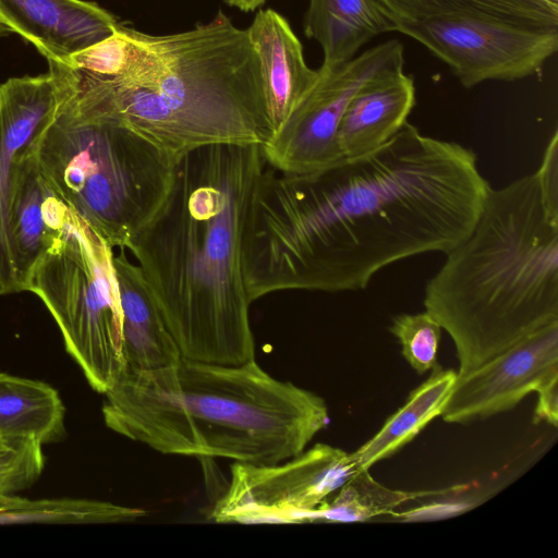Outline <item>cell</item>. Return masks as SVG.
Returning a JSON list of instances; mask_svg holds the SVG:
<instances>
[{"instance_id":"1","label":"cell","mask_w":558,"mask_h":558,"mask_svg":"<svg viewBox=\"0 0 558 558\" xmlns=\"http://www.w3.org/2000/svg\"><path fill=\"white\" fill-rule=\"evenodd\" d=\"M489 190L472 149L410 122L383 146L317 171L266 166L248 241L251 300L363 290L398 260L446 254L469 235Z\"/></svg>"},{"instance_id":"2","label":"cell","mask_w":558,"mask_h":558,"mask_svg":"<svg viewBox=\"0 0 558 558\" xmlns=\"http://www.w3.org/2000/svg\"><path fill=\"white\" fill-rule=\"evenodd\" d=\"M266 166L256 144L190 151L129 248L182 359L222 365L255 359L247 254Z\"/></svg>"},{"instance_id":"3","label":"cell","mask_w":558,"mask_h":558,"mask_svg":"<svg viewBox=\"0 0 558 558\" xmlns=\"http://www.w3.org/2000/svg\"><path fill=\"white\" fill-rule=\"evenodd\" d=\"M121 29L131 56L120 75L74 69L72 99L81 110L129 129L175 162L208 145L268 141L258 57L247 31L222 11L181 33Z\"/></svg>"},{"instance_id":"4","label":"cell","mask_w":558,"mask_h":558,"mask_svg":"<svg viewBox=\"0 0 558 558\" xmlns=\"http://www.w3.org/2000/svg\"><path fill=\"white\" fill-rule=\"evenodd\" d=\"M105 424L163 454L275 464L306 449L329 422L318 395L254 360L125 368L105 393Z\"/></svg>"},{"instance_id":"5","label":"cell","mask_w":558,"mask_h":558,"mask_svg":"<svg viewBox=\"0 0 558 558\" xmlns=\"http://www.w3.org/2000/svg\"><path fill=\"white\" fill-rule=\"evenodd\" d=\"M446 256L423 304L454 344L458 375L558 322V210L536 172L490 187L473 229Z\"/></svg>"},{"instance_id":"6","label":"cell","mask_w":558,"mask_h":558,"mask_svg":"<svg viewBox=\"0 0 558 558\" xmlns=\"http://www.w3.org/2000/svg\"><path fill=\"white\" fill-rule=\"evenodd\" d=\"M71 92L37 142L40 172L112 248L129 250L165 203L177 162L129 129L81 110Z\"/></svg>"},{"instance_id":"7","label":"cell","mask_w":558,"mask_h":558,"mask_svg":"<svg viewBox=\"0 0 558 558\" xmlns=\"http://www.w3.org/2000/svg\"><path fill=\"white\" fill-rule=\"evenodd\" d=\"M112 250L69 208L61 233L31 270L25 288L44 302L68 353L102 395L125 369Z\"/></svg>"},{"instance_id":"8","label":"cell","mask_w":558,"mask_h":558,"mask_svg":"<svg viewBox=\"0 0 558 558\" xmlns=\"http://www.w3.org/2000/svg\"><path fill=\"white\" fill-rule=\"evenodd\" d=\"M396 32L426 47L466 88L537 74L558 48V26L478 15L398 20Z\"/></svg>"},{"instance_id":"9","label":"cell","mask_w":558,"mask_h":558,"mask_svg":"<svg viewBox=\"0 0 558 558\" xmlns=\"http://www.w3.org/2000/svg\"><path fill=\"white\" fill-rule=\"evenodd\" d=\"M404 48L396 38L337 65H323L312 90L281 129L262 148L268 167L286 173H308L341 158L337 129L354 95L366 85L403 72Z\"/></svg>"},{"instance_id":"10","label":"cell","mask_w":558,"mask_h":558,"mask_svg":"<svg viewBox=\"0 0 558 558\" xmlns=\"http://www.w3.org/2000/svg\"><path fill=\"white\" fill-rule=\"evenodd\" d=\"M356 471L350 453L316 444L286 461L234 462L227 490L210 518L219 523H304Z\"/></svg>"},{"instance_id":"11","label":"cell","mask_w":558,"mask_h":558,"mask_svg":"<svg viewBox=\"0 0 558 558\" xmlns=\"http://www.w3.org/2000/svg\"><path fill=\"white\" fill-rule=\"evenodd\" d=\"M48 64L45 74L11 77L0 85V295L19 292L10 222L23 158L53 122L72 86V68Z\"/></svg>"},{"instance_id":"12","label":"cell","mask_w":558,"mask_h":558,"mask_svg":"<svg viewBox=\"0 0 558 558\" xmlns=\"http://www.w3.org/2000/svg\"><path fill=\"white\" fill-rule=\"evenodd\" d=\"M558 378V322L526 336L483 365L458 375L441 411L447 423L466 424L514 408Z\"/></svg>"},{"instance_id":"13","label":"cell","mask_w":558,"mask_h":558,"mask_svg":"<svg viewBox=\"0 0 558 558\" xmlns=\"http://www.w3.org/2000/svg\"><path fill=\"white\" fill-rule=\"evenodd\" d=\"M0 19L47 61L69 56L111 36L114 15L85 0H0Z\"/></svg>"},{"instance_id":"14","label":"cell","mask_w":558,"mask_h":558,"mask_svg":"<svg viewBox=\"0 0 558 558\" xmlns=\"http://www.w3.org/2000/svg\"><path fill=\"white\" fill-rule=\"evenodd\" d=\"M246 31L259 61L271 138L315 86L319 70L306 64L301 41L275 10H258Z\"/></svg>"},{"instance_id":"15","label":"cell","mask_w":558,"mask_h":558,"mask_svg":"<svg viewBox=\"0 0 558 558\" xmlns=\"http://www.w3.org/2000/svg\"><path fill=\"white\" fill-rule=\"evenodd\" d=\"M37 142L23 158L11 210L10 240L19 292L25 291L31 270L61 233L69 209L40 172Z\"/></svg>"},{"instance_id":"16","label":"cell","mask_w":558,"mask_h":558,"mask_svg":"<svg viewBox=\"0 0 558 558\" xmlns=\"http://www.w3.org/2000/svg\"><path fill=\"white\" fill-rule=\"evenodd\" d=\"M414 105V80L404 72L363 87L350 100L337 129L341 156H361L383 146L408 122Z\"/></svg>"},{"instance_id":"17","label":"cell","mask_w":558,"mask_h":558,"mask_svg":"<svg viewBox=\"0 0 558 558\" xmlns=\"http://www.w3.org/2000/svg\"><path fill=\"white\" fill-rule=\"evenodd\" d=\"M113 266L122 306L125 368L155 369L177 365L182 355L171 336L140 268L120 248Z\"/></svg>"},{"instance_id":"18","label":"cell","mask_w":558,"mask_h":558,"mask_svg":"<svg viewBox=\"0 0 558 558\" xmlns=\"http://www.w3.org/2000/svg\"><path fill=\"white\" fill-rule=\"evenodd\" d=\"M392 16L376 0H310L304 33L324 53L323 65H340L374 37L396 32Z\"/></svg>"},{"instance_id":"19","label":"cell","mask_w":558,"mask_h":558,"mask_svg":"<svg viewBox=\"0 0 558 558\" xmlns=\"http://www.w3.org/2000/svg\"><path fill=\"white\" fill-rule=\"evenodd\" d=\"M456 378L457 372L436 364L429 377L411 391L404 404L386 420L381 428L350 453L355 469H369L393 456L432 420L440 416Z\"/></svg>"},{"instance_id":"20","label":"cell","mask_w":558,"mask_h":558,"mask_svg":"<svg viewBox=\"0 0 558 558\" xmlns=\"http://www.w3.org/2000/svg\"><path fill=\"white\" fill-rule=\"evenodd\" d=\"M64 405L46 383L0 373V433L43 446L64 436Z\"/></svg>"},{"instance_id":"21","label":"cell","mask_w":558,"mask_h":558,"mask_svg":"<svg viewBox=\"0 0 558 558\" xmlns=\"http://www.w3.org/2000/svg\"><path fill=\"white\" fill-rule=\"evenodd\" d=\"M392 19L424 20L444 15H478L558 26V5L546 0H376Z\"/></svg>"},{"instance_id":"22","label":"cell","mask_w":558,"mask_h":558,"mask_svg":"<svg viewBox=\"0 0 558 558\" xmlns=\"http://www.w3.org/2000/svg\"><path fill=\"white\" fill-rule=\"evenodd\" d=\"M145 515L141 508L108 501L74 498L28 499L0 495V524H93L131 522Z\"/></svg>"},{"instance_id":"23","label":"cell","mask_w":558,"mask_h":558,"mask_svg":"<svg viewBox=\"0 0 558 558\" xmlns=\"http://www.w3.org/2000/svg\"><path fill=\"white\" fill-rule=\"evenodd\" d=\"M338 490L332 499H325L313 512L311 522H362L392 513L411 500L445 492L391 489L378 483L368 469L356 470Z\"/></svg>"},{"instance_id":"24","label":"cell","mask_w":558,"mask_h":558,"mask_svg":"<svg viewBox=\"0 0 558 558\" xmlns=\"http://www.w3.org/2000/svg\"><path fill=\"white\" fill-rule=\"evenodd\" d=\"M441 326L428 313H402L392 317L390 332L398 339L401 353L410 366L424 374L437 364Z\"/></svg>"},{"instance_id":"25","label":"cell","mask_w":558,"mask_h":558,"mask_svg":"<svg viewBox=\"0 0 558 558\" xmlns=\"http://www.w3.org/2000/svg\"><path fill=\"white\" fill-rule=\"evenodd\" d=\"M44 465L43 445L38 440L0 433V495L32 486Z\"/></svg>"},{"instance_id":"26","label":"cell","mask_w":558,"mask_h":558,"mask_svg":"<svg viewBox=\"0 0 558 558\" xmlns=\"http://www.w3.org/2000/svg\"><path fill=\"white\" fill-rule=\"evenodd\" d=\"M130 56L131 44L119 24L111 36L74 52L62 63L97 76L113 77L125 70Z\"/></svg>"},{"instance_id":"27","label":"cell","mask_w":558,"mask_h":558,"mask_svg":"<svg viewBox=\"0 0 558 558\" xmlns=\"http://www.w3.org/2000/svg\"><path fill=\"white\" fill-rule=\"evenodd\" d=\"M537 173L545 199L553 209L558 210V133L549 140Z\"/></svg>"},{"instance_id":"28","label":"cell","mask_w":558,"mask_h":558,"mask_svg":"<svg viewBox=\"0 0 558 558\" xmlns=\"http://www.w3.org/2000/svg\"><path fill=\"white\" fill-rule=\"evenodd\" d=\"M537 404L534 413L535 423L545 421L557 427L558 424V378H555L537 391Z\"/></svg>"},{"instance_id":"29","label":"cell","mask_w":558,"mask_h":558,"mask_svg":"<svg viewBox=\"0 0 558 558\" xmlns=\"http://www.w3.org/2000/svg\"><path fill=\"white\" fill-rule=\"evenodd\" d=\"M229 5L248 12L260 8L266 0H225Z\"/></svg>"},{"instance_id":"30","label":"cell","mask_w":558,"mask_h":558,"mask_svg":"<svg viewBox=\"0 0 558 558\" xmlns=\"http://www.w3.org/2000/svg\"><path fill=\"white\" fill-rule=\"evenodd\" d=\"M13 33L12 29L0 19V37Z\"/></svg>"},{"instance_id":"31","label":"cell","mask_w":558,"mask_h":558,"mask_svg":"<svg viewBox=\"0 0 558 558\" xmlns=\"http://www.w3.org/2000/svg\"><path fill=\"white\" fill-rule=\"evenodd\" d=\"M546 1L554 5H558V0H546Z\"/></svg>"}]
</instances>
